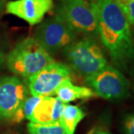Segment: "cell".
Returning a JSON list of instances; mask_svg holds the SVG:
<instances>
[{"label":"cell","instance_id":"1","mask_svg":"<svg viewBox=\"0 0 134 134\" xmlns=\"http://www.w3.org/2000/svg\"><path fill=\"white\" fill-rule=\"evenodd\" d=\"M98 35L112 61L127 69L134 60V40L126 16L117 0H95Z\"/></svg>","mask_w":134,"mask_h":134},{"label":"cell","instance_id":"2","mask_svg":"<svg viewBox=\"0 0 134 134\" xmlns=\"http://www.w3.org/2000/svg\"><path fill=\"white\" fill-rule=\"evenodd\" d=\"M5 62L10 72L27 79L54 60L34 37H27L8 53Z\"/></svg>","mask_w":134,"mask_h":134},{"label":"cell","instance_id":"3","mask_svg":"<svg viewBox=\"0 0 134 134\" xmlns=\"http://www.w3.org/2000/svg\"><path fill=\"white\" fill-rule=\"evenodd\" d=\"M54 17L77 34L98 35V13L95 1L63 0L56 7Z\"/></svg>","mask_w":134,"mask_h":134},{"label":"cell","instance_id":"4","mask_svg":"<svg viewBox=\"0 0 134 134\" xmlns=\"http://www.w3.org/2000/svg\"><path fill=\"white\" fill-rule=\"evenodd\" d=\"M63 53L71 70L85 77L108 65L104 52L91 37L77 40Z\"/></svg>","mask_w":134,"mask_h":134},{"label":"cell","instance_id":"5","mask_svg":"<svg viewBox=\"0 0 134 134\" xmlns=\"http://www.w3.org/2000/svg\"><path fill=\"white\" fill-rule=\"evenodd\" d=\"M26 81L18 76L0 77V120L19 123L24 119L23 106L30 96Z\"/></svg>","mask_w":134,"mask_h":134},{"label":"cell","instance_id":"6","mask_svg":"<svg viewBox=\"0 0 134 134\" xmlns=\"http://www.w3.org/2000/svg\"><path fill=\"white\" fill-rule=\"evenodd\" d=\"M85 83L96 96L107 100H119L129 95L130 82L118 69L110 65L85 77Z\"/></svg>","mask_w":134,"mask_h":134},{"label":"cell","instance_id":"7","mask_svg":"<svg viewBox=\"0 0 134 134\" xmlns=\"http://www.w3.org/2000/svg\"><path fill=\"white\" fill-rule=\"evenodd\" d=\"M34 38L51 55L64 51L77 40V34L62 22L54 18L46 19L37 28Z\"/></svg>","mask_w":134,"mask_h":134},{"label":"cell","instance_id":"8","mask_svg":"<svg viewBox=\"0 0 134 134\" xmlns=\"http://www.w3.org/2000/svg\"><path fill=\"white\" fill-rule=\"evenodd\" d=\"M71 69L60 62H54L43 68L26 79L30 94L51 97L55 96L59 85L70 77Z\"/></svg>","mask_w":134,"mask_h":134},{"label":"cell","instance_id":"9","mask_svg":"<svg viewBox=\"0 0 134 134\" xmlns=\"http://www.w3.org/2000/svg\"><path fill=\"white\" fill-rule=\"evenodd\" d=\"M53 0H14L6 3V12L23 19L30 25L39 24L52 9Z\"/></svg>","mask_w":134,"mask_h":134},{"label":"cell","instance_id":"10","mask_svg":"<svg viewBox=\"0 0 134 134\" xmlns=\"http://www.w3.org/2000/svg\"><path fill=\"white\" fill-rule=\"evenodd\" d=\"M65 105L58 97H43L35 107L30 121L41 124L59 121Z\"/></svg>","mask_w":134,"mask_h":134},{"label":"cell","instance_id":"11","mask_svg":"<svg viewBox=\"0 0 134 134\" xmlns=\"http://www.w3.org/2000/svg\"><path fill=\"white\" fill-rule=\"evenodd\" d=\"M55 95L64 104H68L77 99L90 98L96 96L89 87L76 86L73 84L70 77L65 79L59 85Z\"/></svg>","mask_w":134,"mask_h":134},{"label":"cell","instance_id":"12","mask_svg":"<svg viewBox=\"0 0 134 134\" xmlns=\"http://www.w3.org/2000/svg\"><path fill=\"white\" fill-rule=\"evenodd\" d=\"M85 116L83 111L78 107L66 104L59 122L66 134H75L79 122Z\"/></svg>","mask_w":134,"mask_h":134},{"label":"cell","instance_id":"13","mask_svg":"<svg viewBox=\"0 0 134 134\" xmlns=\"http://www.w3.org/2000/svg\"><path fill=\"white\" fill-rule=\"evenodd\" d=\"M27 128L29 134H66L59 121L46 124L30 121Z\"/></svg>","mask_w":134,"mask_h":134},{"label":"cell","instance_id":"14","mask_svg":"<svg viewBox=\"0 0 134 134\" xmlns=\"http://www.w3.org/2000/svg\"><path fill=\"white\" fill-rule=\"evenodd\" d=\"M42 98L43 96H32V95H30L29 96L23 106V114L25 119L29 120L31 119L35 107L40 102V100L42 99Z\"/></svg>","mask_w":134,"mask_h":134},{"label":"cell","instance_id":"15","mask_svg":"<svg viewBox=\"0 0 134 134\" xmlns=\"http://www.w3.org/2000/svg\"><path fill=\"white\" fill-rule=\"evenodd\" d=\"M119 3L126 16L129 24L134 25V1L119 2Z\"/></svg>","mask_w":134,"mask_h":134},{"label":"cell","instance_id":"16","mask_svg":"<svg viewBox=\"0 0 134 134\" xmlns=\"http://www.w3.org/2000/svg\"><path fill=\"white\" fill-rule=\"evenodd\" d=\"M125 127L127 133L134 134V115H130L126 119Z\"/></svg>","mask_w":134,"mask_h":134},{"label":"cell","instance_id":"17","mask_svg":"<svg viewBox=\"0 0 134 134\" xmlns=\"http://www.w3.org/2000/svg\"><path fill=\"white\" fill-rule=\"evenodd\" d=\"M5 62V56L4 53L2 52L0 49V68L4 65Z\"/></svg>","mask_w":134,"mask_h":134},{"label":"cell","instance_id":"18","mask_svg":"<svg viewBox=\"0 0 134 134\" xmlns=\"http://www.w3.org/2000/svg\"><path fill=\"white\" fill-rule=\"evenodd\" d=\"M91 134H112L108 131H106V130H96L92 132Z\"/></svg>","mask_w":134,"mask_h":134},{"label":"cell","instance_id":"19","mask_svg":"<svg viewBox=\"0 0 134 134\" xmlns=\"http://www.w3.org/2000/svg\"><path fill=\"white\" fill-rule=\"evenodd\" d=\"M6 1H7V0H0V11H1L2 9L3 8L4 5H5V3H6Z\"/></svg>","mask_w":134,"mask_h":134},{"label":"cell","instance_id":"20","mask_svg":"<svg viewBox=\"0 0 134 134\" xmlns=\"http://www.w3.org/2000/svg\"><path fill=\"white\" fill-rule=\"evenodd\" d=\"M119 2H127V1H134V0H117Z\"/></svg>","mask_w":134,"mask_h":134},{"label":"cell","instance_id":"21","mask_svg":"<svg viewBox=\"0 0 134 134\" xmlns=\"http://www.w3.org/2000/svg\"><path fill=\"white\" fill-rule=\"evenodd\" d=\"M90 1H95V0H90Z\"/></svg>","mask_w":134,"mask_h":134}]
</instances>
